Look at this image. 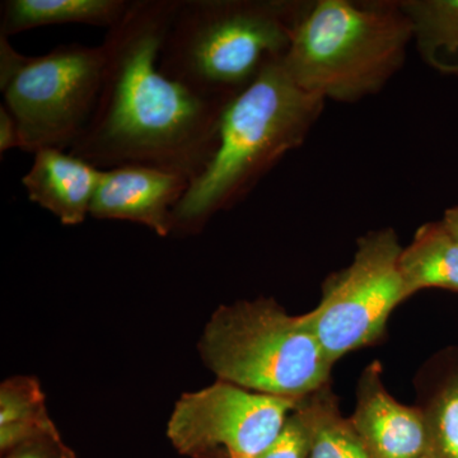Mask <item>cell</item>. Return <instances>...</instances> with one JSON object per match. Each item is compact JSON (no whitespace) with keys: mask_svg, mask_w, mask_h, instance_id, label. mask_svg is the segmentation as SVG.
Here are the masks:
<instances>
[{"mask_svg":"<svg viewBox=\"0 0 458 458\" xmlns=\"http://www.w3.org/2000/svg\"><path fill=\"white\" fill-rule=\"evenodd\" d=\"M57 428L49 417L47 397L38 379L29 376L8 378L0 386V452Z\"/></svg>","mask_w":458,"mask_h":458,"instance_id":"2e32d148","label":"cell"},{"mask_svg":"<svg viewBox=\"0 0 458 458\" xmlns=\"http://www.w3.org/2000/svg\"><path fill=\"white\" fill-rule=\"evenodd\" d=\"M102 171L65 150L42 149L33 155L22 177L27 197L64 225L86 221Z\"/></svg>","mask_w":458,"mask_h":458,"instance_id":"8fae6325","label":"cell"},{"mask_svg":"<svg viewBox=\"0 0 458 458\" xmlns=\"http://www.w3.org/2000/svg\"><path fill=\"white\" fill-rule=\"evenodd\" d=\"M401 8L428 64L442 73L458 74V0L405 2Z\"/></svg>","mask_w":458,"mask_h":458,"instance_id":"9a60e30c","label":"cell"},{"mask_svg":"<svg viewBox=\"0 0 458 458\" xmlns=\"http://www.w3.org/2000/svg\"><path fill=\"white\" fill-rule=\"evenodd\" d=\"M2 458H77L74 451L65 445L59 430L29 439L4 454Z\"/></svg>","mask_w":458,"mask_h":458,"instance_id":"d6986e66","label":"cell"},{"mask_svg":"<svg viewBox=\"0 0 458 458\" xmlns=\"http://www.w3.org/2000/svg\"><path fill=\"white\" fill-rule=\"evenodd\" d=\"M102 73L101 45H59L26 56L0 36V90L20 126L21 150L71 149L98 105Z\"/></svg>","mask_w":458,"mask_h":458,"instance_id":"8992f818","label":"cell"},{"mask_svg":"<svg viewBox=\"0 0 458 458\" xmlns=\"http://www.w3.org/2000/svg\"><path fill=\"white\" fill-rule=\"evenodd\" d=\"M198 346L218 379L256 393L303 399L331 384L334 364L304 315L270 298L219 307Z\"/></svg>","mask_w":458,"mask_h":458,"instance_id":"5b68a950","label":"cell"},{"mask_svg":"<svg viewBox=\"0 0 458 458\" xmlns=\"http://www.w3.org/2000/svg\"><path fill=\"white\" fill-rule=\"evenodd\" d=\"M11 149H22V137L16 117L4 105L0 106V155Z\"/></svg>","mask_w":458,"mask_h":458,"instance_id":"ffe728a7","label":"cell"},{"mask_svg":"<svg viewBox=\"0 0 458 458\" xmlns=\"http://www.w3.org/2000/svg\"><path fill=\"white\" fill-rule=\"evenodd\" d=\"M180 0H131L101 44V90L69 153L99 170L149 165L188 177L204 170L218 146L227 105L171 80L159 69L162 44Z\"/></svg>","mask_w":458,"mask_h":458,"instance_id":"6da1fadb","label":"cell"},{"mask_svg":"<svg viewBox=\"0 0 458 458\" xmlns=\"http://www.w3.org/2000/svg\"><path fill=\"white\" fill-rule=\"evenodd\" d=\"M412 38L401 5L321 0L303 13L294 9L282 63L306 92L352 102L373 95L394 77Z\"/></svg>","mask_w":458,"mask_h":458,"instance_id":"277c9868","label":"cell"},{"mask_svg":"<svg viewBox=\"0 0 458 458\" xmlns=\"http://www.w3.org/2000/svg\"><path fill=\"white\" fill-rule=\"evenodd\" d=\"M325 99L301 89L282 57L223 110L218 146L174 210V234H197L231 209L280 159L303 143Z\"/></svg>","mask_w":458,"mask_h":458,"instance_id":"7a4b0ae2","label":"cell"},{"mask_svg":"<svg viewBox=\"0 0 458 458\" xmlns=\"http://www.w3.org/2000/svg\"><path fill=\"white\" fill-rule=\"evenodd\" d=\"M399 269L408 298L429 288L458 293V242L441 221L427 223L401 251Z\"/></svg>","mask_w":458,"mask_h":458,"instance_id":"5bb4252c","label":"cell"},{"mask_svg":"<svg viewBox=\"0 0 458 458\" xmlns=\"http://www.w3.org/2000/svg\"><path fill=\"white\" fill-rule=\"evenodd\" d=\"M417 406L436 458H458V349L439 352L415 378Z\"/></svg>","mask_w":458,"mask_h":458,"instance_id":"7c38bea8","label":"cell"},{"mask_svg":"<svg viewBox=\"0 0 458 458\" xmlns=\"http://www.w3.org/2000/svg\"><path fill=\"white\" fill-rule=\"evenodd\" d=\"M312 447V420L306 399L286 418L276 438L259 458H309Z\"/></svg>","mask_w":458,"mask_h":458,"instance_id":"ac0fdd59","label":"cell"},{"mask_svg":"<svg viewBox=\"0 0 458 458\" xmlns=\"http://www.w3.org/2000/svg\"><path fill=\"white\" fill-rule=\"evenodd\" d=\"M442 225L458 242V204L445 210Z\"/></svg>","mask_w":458,"mask_h":458,"instance_id":"44dd1931","label":"cell"},{"mask_svg":"<svg viewBox=\"0 0 458 458\" xmlns=\"http://www.w3.org/2000/svg\"><path fill=\"white\" fill-rule=\"evenodd\" d=\"M131 0H4L0 36L59 25L101 27L107 31L123 17Z\"/></svg>","mask_w":458,"mask_h":458,"instance_id":"4fadbf2b","label":"cell"},{"mask_svg":"<svg viewBox=\"0 0 458 458\" xmlns=\"http://www.w3.org/2000/svg\"><path fill=\"white\" fill-rule=\"evenodd\" d=\"M302 399L273 396L218 379L174 405L167 437L189 458H259Z\"/></svg>","mask_w":458,"mask_h":458,"instance_id":"ba28073f","label":"cell"},{"mask_svg":"<svg viewBox=\"0 0 458 458\" xmlns=\"http://www.w3.org/2000/svg\"><path fill=\"white\" fill-rule=\"evenodd\" d=\"M401 251L394 229L369 232L358 241L352 264L325 280L321 301L304 318L331 363L379 342L391 312L408 300Z\"/></svg>","mask_w":458,"mask_h":458,"instance_id":"52a82bcc","label":"cell"},{"mask_svg":"<svg viewBox=\"0 0 458 458\" xmlns=\"http://www.w3.org/2000/svg\"><path fill=\"white\" fill-rule=\"evenodd\" d=\"M352 428L370 458H424L432 454L427 421L417 405L406 406L391 396L375 360L361 372Z\"/></svg>","mask_w":458,"mask_h":458,"instance_id":"30bf717a","label":"cell"},{"mask_svg":"<svg viewBox=\"0 0 458 458\" xmlns=\"http://www.w3.org/2000/svg\"><path fill=\"white\" fill-rule=\"evenodd\" d=\"M312 420L309 458H370L349 418H344L331 384L304 397Z\"/></svg>","mask_w":458,"mask_h":458,"instance_id":"e0dca14e","label":"cell"},{"mask_svg":"<svg viewBox=\"0 0 458 458\" xmlns=\"http://www.w3.org/2000/svg\"><path fill=\"white\" fill-rule=\"evenodd\" d=\"M190 180L149 165H122L102 171L89 216L98 221L137 223L161 237L170 236L174 210Z\"/></svg>","mask_w":458,"mask_h":458,"instance_id":"9c48e42d","label":"cell"},{"mask_svg":"<svg viewBox=\"0 0 458 458\" xmlns=\"http://www.w3.org/2000/svg\"><path fill=\"white\" fill-rule=\"evenodd\" d=\"M295 5L252 0H180L159 69L198 95L227 105L271 60L284 56Z\"/></svg>","mask_w":458,"mask_h":458,"instance_id":"3957f363","label":"cell"},{"mask_svg":"<svg viewBox=\"0 0 458 458\" xmlns=\"http://www.w3.org/2000/svg\"><path fill=\"white\" fill-rule=\"evenodd\" d=\"M424 458H436V457H434L433 454H428V456L424 457Z\"/></svg>","mask_w":458,"mask_h":458,"instance_id":"7402d4cb","label":"cell"}]
</instances>
